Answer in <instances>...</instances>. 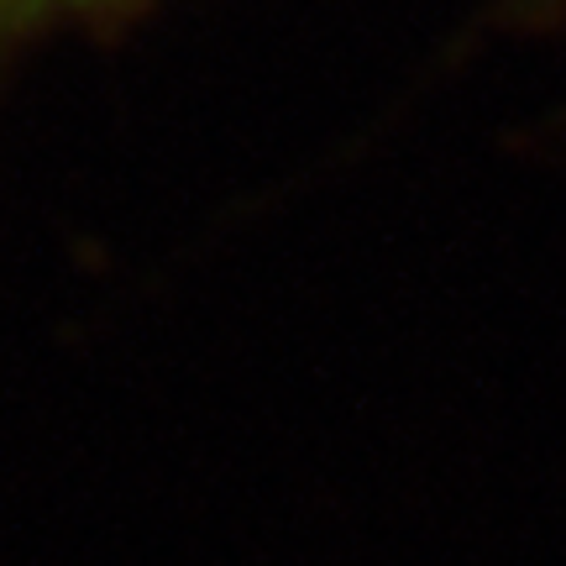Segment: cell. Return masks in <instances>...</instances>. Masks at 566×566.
<instances>
[{
  "label": "cell",
  "instance_id": "obj_2",
  "mask_svg": "<svg viewBox=\"0 0 566 566\" xmlns=\"http://www.w3.org/2000/svg\"><path fill=\"white\" fill-rule=\"evenodd\" d=\"M122 6H132V0H84V11H90V17H105V11H122Z\"/></svg>",
  "mask_w": 566,
  "mask_h": 566
},
{
  "label": "cell",
  "instance_id": "obj_1",
  "mask_svg": "<svg viewBox=\"0 0 566 566\" xmlns=\"http://www.w3.org/2000/svg\"><path fill=\"white\" fill-rule=\"evenodd\" d=\"M69 17H90L84 0H0V32H32Z\"/></svg>",
  "mask_w": 566,
  "mask_h": 566
}]
</instances>
